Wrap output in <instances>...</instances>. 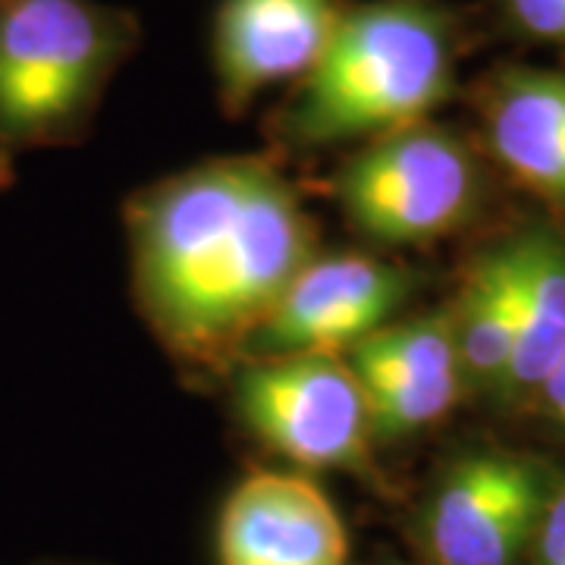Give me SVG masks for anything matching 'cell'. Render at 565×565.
<instances>
[{"label": "cell", "mask_w": 565, "mask_h": 565, "mask_svg": "<svg viewBox=\"0 0 565 565\" xmlns=\"http://www.w3.org/2000/svg\"><path fill=\"white\" fill-rule=\"evenodd\" d=\"M145 323L192 371H233L289 282L318 255L302 195L270 158H214L126 204Z\"/></svg>", "instance_id": "obj_1"}, {"label": "cell", "mask_w": 565, "mask_h": 565, "mask_svg": "<svg viewBox=\"0 0 565 565\" xmlns=\"http://www.w3.org/2000/svg\"><path fill=\"white\" fill-rule=\"evenodd\" d=\"M459 20L440 0L352 3L318 66L270 114L286 151H321L430 120L456 95Z\"/></svg>", "instance_id": "obj_2"}, {"label": "cell", "mask_w": 565, "mask_h": 565, "mask_svg": "<svg viewBox=\"0 0 565 565\" xmlns=\"http://www.w3.org/2000/svg\"><path fill=\"white\" fill-rule=\"evenodd\" d=\"M139 22L102 0H0V177L85 139Z\"/></svg>", "instance_id": "obj_3"}, {"label": "cell", "mask_w": 565, "mask_h": 565, "mask_svg": "<svg viewBox=\"0 0 565 565\" xmlns=\"http://www.w3.org/2000/svg\"><path fill=\"white\" fill-rule=\"evenodd\" d=\"M333 199L367 243L427 245L478 217L484 170L459 132L422 120L362 141L333 173Z\"/></svg>", "instance_id": "obj_4"}, {"label": "cell", "mask_w": 565, "mask_h": 565, "mask_svg": "<svg viewBox=\"0 0 565 565\" xmlns=\"http://www.w3.org/2000/svg\"><path fill=\"white\" fill-rule=\"evenodd\" d=\"M230 399L245 430L282 459L381 484L367 399L343 355L239 362Z\"/></svg>", "instance_id": "obj_5"}, {"label": "cell", "mask_w": 565, "mask_h": 565, "mask_svg": "<svg viewBox=\"0 0 565 565\" xmlns=\"http://www.w3.org/2000/svg\"><path fill=\"white\" fill-rule=\"evenodd\" d=\"M559 475L503 446L452 456L412 519L427 565H522Z\"/></svg>", "instance_id": "obj_6"}, {"label": "cell", "mask_w": 565, "mask_h": 565, "mask_svg": "<svg viewBox=\"0 0 565 565\" xmlns=\"http://www.w3.org/2000/svg\"><path fill=\"white\" fill-rule=\"evenodd\" d=\"M418 270L362 252L315 255L245 343L239 362L345 355L403 311Z\"/></svg>", "instance_id": "obj_7"}, {"label": "cell", "mask_w": 565, "mask_h": 565, "mask_svg": "<svg viewBox=\"0 0 565 565\" xmlns=\"http://www.w3.org/2000/svg\"><path fill=\"white\" fill-rule=\"evenodd\" d=\"M343 359L364 390L377 446L422 437L462 403V367L446 305L390 321Z\"/></svg>", "instance_id": "obj_8"}, {"label": "cell", "mask_w": 565, "mask_h": 565, "mask_svg": "<svg viewBox=\"0 0 565 565\" xmlns=\"http://www.w3.org/2000/svg\"><path fill=\"white\" fill-rule=\"evenodd\" d=\"M355 0H221L211 61L217 98L230 117L245 114L274 85L305 79Z\"/></svg>", "instance_id": "obj_9"}, {"label": "cell", "mask_w": 565, "mask_h": 565, "mask_svg": "<svg viewBox=\"0 0 565 565\" xmlns=\"http://www.w3.org/2000/svg\"><path fill=\"white\" fill-rule=\"evenodd\" d=\"M221 565H349V531L318 481L252 471L217 519Z\"/></svg>", "instance_id": "obj_10"}, {"label": "cell", "mask_w": 565, "mask_h": 565, "mask_svg": "<svg viewBox=\"0 0 565 565\" xmlns=\"http://www.w3.org/2000/svg\"><path fill=\"white\" fill-rule=\"evenodd\" d=\"M475 104L497 163L565 211V73L505 63L478 82Z\"/></svg>", "instance_id": "obj_11"}, {"label": "cell", "mask_w": 565, "mask_h": 565, "mask_svg": "<svg viewBox=\"0 0 565 565\" xmlns=\"http://www.w3.org/2000/svg\"><path fill=\"white\" fill-rule=\"evenodd\" d=\"M465 393L500 399L519 337V270L512 239L487 245L465 270L456 299L446 305Z\"/></svg>", "instance_id": "obj_12"}, {"label": "cell", "mask_w": 565, "mask_h": 565, "mask_svg": "<svg viewBox=\"0 0 565 565\" xmlns=\"http://www.w3.org/2000/svg\"><path fill=\"white\" fill-rule=\"evenodd\" d=\"M519 270V337L497 403H531L565 355V233L527 226L509 236Z\"/></svg>", "instance_id": "obj_13"}, {"label": "cell", "mask_w": 565, "mask_h": 565, "mask_svg": "<svg viewBox=\"0 0 565 565\" xmlns=\"http://www.w3.org/2000/svg\"><path fill=\"white\" fill-rule=\"evenodd\" d=\"M503 22L527 41L565 47V0H497Z\"/></svg>", "instance_id": "obj_14"}, {"label": "cell", "mask_w": 565, "mask_h": 565, "mask_svg": "<svg viewBox=\"0 0 565 565\" xmlns=\"http://www.w3.org/2000/svg\"><path fill=\"white\" fill-rule=\"evenodd\" d=\"M522 565H565V478L553 487Z\"/></svg>", "instance_id": "obj_15"}, {"label": "cell", "mask_w": 565, "mask_h": 565, "mask_svg": "<svg viewBox=\"0 0 565 565\" xmlns=\"http://www.w3.org/2000/svg\"><path fill=\"white\" fill-rule=\"evenodd\" d=\"M531 403L544 412L553 424H559L565 430V355L559 364L546 374V381L537 386V393L531 396Z\"/></svg>", "instance_id": "obj_16"}, {"label": "cell", "mask_w": 565, "mask_h": 565, "mask_svg": "<svg viewBox=\"0 0 565 565\" xmlns=\"http://www.w3.org/2000/svg\"><path fill=\"white\" fill-rule=\"evenodd\" d=\"M390 565H399V563H390Z\"/></svg>", "instance_id": "obj_17"}]
</instances>
